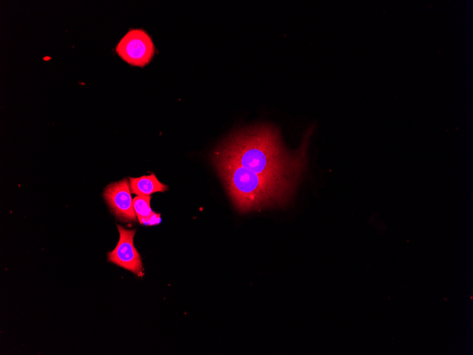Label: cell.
Listing matches in <instances>:
<instances>
[{"instance_id": "obj_5", "label": "cell", "mask_w": 473, "mask_h": 355, "mask_svg": "<svg viewBox=\"0 0 473 355\" xmlns=\"http://www.w3.org/2000/svg\"><path fill=\"white\" fill-rule=\"evenodd\" d=\"M130 186L127 179L111 183L103 191V197L116 218L124 222L136 221Z\"/></svg>"}, {"instance_id": "obj_7", "label": "cell", "mask_w": 473, "mask_h": 355, "mask_svg": "<svg viewBox=\"0 0 473 355\" xmlns=\"http://www.w3.org/2000/svg\"><path fill=\"white\" fill-rule=\"evenodd\" d=\"M150 196H137L132 199L135 213L140 224L154 213L150 207Z\"/></svg>"}, {"instance_id": "obj_6", "label": "cell", "mask_w": 473, "mask_h": 355, "mask_svg": "<svg viewBox=\"0 0 473 355\" xmlns=\"http://www.w3.org/2000/svg\"><path fill=\"white\" fill-rule=\"evenodd\" d=\"M129 181L131 192L137 196H150L168 189V186L160 182L154 173L137 178L130 177Z\"/></svg>"}, {"instance_id": "obj_3", "label": "cell", "mask_w": 473, "mask_h": 355, "mask_svg": "<svg viewBox=\"0 0 473 355\" xmlns=\"http://www.w3.org/2000/svg\"><path fill=\"white\" fill-rule=\"evenodd\" d=\"M115 50L129 64L142 67L152 60L155 47L151 37L144 30L132 29L122 38Z\"/></svg>"}, {"instance_id": "obj_8", "label": "cell", "mask_w": 473, "mask_h": 355, "mask_svg": "<svg viewBox=\"0 0 473 355\" xmlns=\"http://www.w3.org/2000/svg\"><path fill=\"white\" fill-rule=\"evenodd\" d=\"M161 222L160 214L154 212L153 215L149 217L144 222L145 225H158Z\"/></svg>"}, {"instance_id": "obj_2", "label": "cell", "mask_w": 473, "mask_h": 355, "mask_svg": "<svg viewBox=\"0 0 473 355\" xmlns=\"http://www.w3.org/2000/svg\"><path fill=\"white\" fill-rule=\"evenodd\" d=\"M212 160L234 205L245 213L286 203L297 184L262 177L240 165L213 154Z\"/></svg>"}, {"instance_id": "obj_1", "label": "cell", "mask_w": 473, "mask_h": 355, "mask_svg": "<svg viewBox=\"0 0 473 355\" xmlns=\"http://www.w3.org/2000/svg\"><path fill=\"white\" fill-rule=\"evenodd\" d=\"M308 137L290 154L284 148L278 131L261 125L235 133L214 154L266 179L297 185L307 162Z\"/></svg>"}, {"instance_id": "obj_4", "label": "cell", "mask_w": 473, "mask_h": 355, "mask_svg": "<svg viewBox=\"0 0 473 355\" xmlns=\"http://www.w3.org/2000/svg\"><path fill=\"white\" fill-rule=\"evenodd\" d=\"M117 227L120 238L115 248L108 254V261L140 276L143 269L142 259L133 242L136 230L119 225Z\"/></svg>"}]
</instances>
